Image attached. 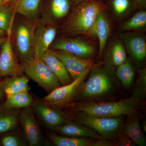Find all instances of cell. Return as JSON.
Segmentation results:
<instances>
[{"label": "cell", "mask_w": 146, "mask_h": 146, "mask_svg": "<svg viewBox=\"0 0 146 146\" xmlns=\"http://www.w3.org/2000/svg\"><path fill=\"white\" fill-rule=\"evenodd\" d=\"M24 133L29 145L31 146L40 145L42 142V134L32 111L26 108L19 115Z\"/></svg>", "instance_id": "cell-12"}, {"label": "cell", "mask_w": 146, "mask_h": 146, "mask_svg": "<svg viewBox=\"0 0 146 146\" xmlns=\"http://www.w3.org/2000/svg\"><path fill=\"white\" fill-rule=\"evenodd\" d=\"M35 111L40 118L49 126L56 128L67 121L64 115L60 111L53 109L43 102H33Z\"/></svg>", "instance_id": "cell-16"}, {"label": "cell", "mask_w": 146, "mask_h": 146, "mask_svg": "<svg viewBox=\"0 0 146 146\" xmlns=\"http://www.w3.org/2000/svg\"><path fill=\"white\" fill-rule=\"evenodd\" d=\"M1 144L4 146H19L21 145V141L16 136H5L1 140Z\"/></svg>", "instance_id": "cell-32"}, {"label": "cell", "mask_w": 146, "mask_h": 146, "mask_svg": "<svg viewBox=\"0 0 146 146\" xmlns=\"http://www.w3.org/2000/svg\"><path fill=\"white\" fill-rule=\"evenodd\" d=\"M146 122L145 123H145H143V130L144 131H145V132H146Z\"/></svg>", "instance_id": "cell-40"}, {"label": "cell", "mask_w": 146, "mask_h": 146, "mask_svg": "<svg viewBox=\"0 0 146 146\" xmlns=\"http://www.w3.org/2000/svg\"><path fill=\"white\" fill-rule=\"evenodd\" d=\"M50 139L57 146H94L97 139L87 138H76L58 135L54 133L49 134Z\"/></svg>", "instance_id": "cell-20"}, {"label": "cell", "mask_w": 146, "mask_h": 146, "mask_svg": "<svg viewBox=\"0 0 146 146\" xmlns=\"http://www.w3.org/2000/svg\"><path fill=\"white\" fill-rule=\"evenodd\" d=\"M60 112L67 120L82 124L108 140L115 141L123 130L124 122L122 116L104 117L76 111L66 110Z\"/></svg>", "instance_id": "cell-3"}, {"label": "cell", "mask_w": 146, "mask_h": 146, "mask_svg": "<svg viewBox=\"0 0 146 146\" xmlns=\"http://www.w3.org/2000/svg\"><path fill=\"white\" fill-rule=\"evenodd\" d=\"M33 102L28 91H24L7 96L3 107L7 110L25 108L31 105Z\"/></svg>", "instance_id": "cell-21"}, {"label": "cell", "mask_w": 146, "mask_h": 146, "mask_svg": "<svg viewBox=\"0 0 146 146\" xmlns=\"http://www.w3.org/2000/svg\"><path fill=\"white\" fill-rule=\"evenodd\" d=\"M6 40L2 46L0 52V76H21L23 67L17 62L13 52L11 39V33L7 34Z\"/></svg>", "instance_id": "cell-10"}, {"label": "cell", "mask_w": 146, "mask_h": 146, "mask_svg": "<svg viewBox=\"0 0 146 146\" xmlns=\"http://www.w3.org/2000/svg\"><path fill=\"white\" fill-rule=\"evenodd\" d=\"M111 32V25L105 10L98 14L94 25L89 32V36L96 37L99 41L98 57H101Z\"/></svg>", "instance_id": "cell-14"}, {"label": "cell", "mask_w": 146, "mask_h": 146, "mask_svg": "<svg viewBox=\"0 0 146 146\" xmlns=\"http://www.w3.org/2000/svg\"><path fill=\"white\" fill-rule=\"evenodd\" d=\"M50 50L62 61L70 76L72 80L77 78L86 69H92L104 62L95 63L94 60L91 58L83 59L59 50Z\"/></svg>", "instance_id": "cell-9"}, {"label": "cell", "mask_w": 146, "mask_h": 146, "mask_svg": "<svg viewBox=\"0 0 146 146\" xmlns=\"http://www.w3.org/2000/svg\"><path fill=\"white\" fill-rule=\"evenodd\" d=\"M56 27L53 24H40L34 29L33 57L36 59L42 58L55 38Z\"/></svg>", "instance_id": "cell-8"}, {"label": "cell", "mask_w": 146, "mask_h": 146, "mask_svg": "<svg viewBox=\"0 0 146 146\" xmlns=\"http://www.w3.org/2000/svg\"><path fill=\"white\" fill-rule=\"evenodd\" d=\"M139 76L136 86L133 90V98L143 100L145 96L146 91V70L145 69L138 71Z\"/></svg>", "instance_id": "cell-29"}, {"label": "cell", "mask_w": 146, "mask_h": 146, "mask_svg": "<svg viewBox=\"0 0 146 146\" xmlns=\"http://www.w3.org/2000/svg\"><path fill=\"white\" fill-rule=\"evenodd\" d=\"M19 121L17 112H8L0 115V134L12 130Z\"/></svg>", "instance_id": "cell-27"}, {"label": "cell", "mask_w": 146, "mask_h": 146, "mask_svg": "<svg viewBox=\"0 0 146 146\" xmlns=\"http://www.w3.org/2000/svg\"><path fill=\"white\" fill-rule=\"evenodd\" d=\"M142 103V100L131 97L117 102H75L68 106L69 109L67 110L81 112L97 117H115L136 114Z\"/></svg>", "instance_id": "cell-1"}, {"label": "cell", "mask_w": 146, "mask_h": 146, "mask_svg": "<svg viewBox=\"0 0 146 146\" xmlns=\"http://www.w3.org/2000/svg\"><path fill=\"white\" fill-rule=\"evenodd\" d=\"M19 1V0H2V3L1 5V6H3L7 5V4L10 2H12L13 1Z\"/></svg>", "instance_id": "cell-36"}, {"label": "cell", "mask_w": 146, "mask_h": 146, "mask_svg": "<svg viewBox=\"0 0 146 146\" xmlns=\"http://www.w3.org/2000/svg\"><path fill=\"white\" fill-rule=\"evenodd\" d=\"M91 69H86L70 83L62 86H59L50 92L48 95L42 99V101L48 105H55L68 101L75 96L78 89L81 86Z\"/></svg>", "instance_id": "cell-6"}, {"label": "cell", "mask_w": 146, "mask_h": 146, "mask_svg": "<svg viewBox=\"0 0 146 146\" xmlns=\"http://www.w3.org/2000/svg\"><path fill=\"white\" fill-rule=\"evenodd\" d=\"M4 91H3V89L0 87V99L3 97V95Z\"/></svg>", "instance_id": "cell-39"}, {"label": "cell", "mask_w": 146, "mask_h": 146, "mask_svg": "<svg viewBox=\"0 0 146 146\" xmlns=\"http://www.w3.org/2000/svg\"><path fill=\"white\" fill-rule=\"evenodd\" d=\"M115 74L124 87L128 88L133 83L135 73L134 66L130 58L118 67Z\"/></svg>", "instance_id": "cell-22"}, {"label": "cell", "mask_w": 146, "mask_h": 146, "mask_svg": "<svg viewBox=\"0 0 146 146\" xmlns=\"http://www.w3.org/2000/svg\"><path fill=\"white\" fill-rule=\"evenodd\" d=\"M2 2V0H0V6L1 5Z\"/></svg>", "instance_id": "cell-41"}, {"label": "cell", "mask_w": 146, "mask_h": 146, "mask_svg": "<svg viewBox=\"0 0 146 146\" xmlns=\"http://www.w3.org/2000/svg\"><path fill=\"white\" fill-rule=\"evenodd\" d=\"M7 37H0V46L2 45L4 43Z\"/></svg>", "instance_id": "cell-37"}, {"label": "cell", "mask_w": 146, "mask_h": 146, "mask_svg": "<svg viewBox=\"0 0 146 146\" xmlns=\"http://www.w3.org/2000/svg\"><path fill=\"white\" fill-rule=\"evenodd\" d=\"M115 142L116 146L135 145V143L123 131L118 136Z\"/></svg>", "instance_id": "cell-31"}, {"label": "cell", "mask_w": 146, "mask_h": 146, "mask_svg": "<svg viewBox=\"0 0 146 146\" xmlns=\"http://www.w3.org/2000/svg\"><path fill=\"white\" fill-rule=\"evenodd\" d=\"M111 5L113 11L118 16L127 13L131 6L130 0H112Z\"/></svg>", "instance_id": "cell-30"}, {"label": "cell", "mask_w": 146, "mask_h": 146, "mask_svg": "<svg viewBox=\"0 0 146 146\" xmlns=\"http://www.w3.org/2000/svg\"><path fill=\"white\" fill-rule=\"evenodd\" d=\"M146 26V11H141L125 21L121 26L125 31L139 30L145 29Z\"/></svg>", "instance_id": "cell-26"}, {"label": "cell", "mask_w": 146, "mask_h": 146, "mask_svg": "<svg viewBox=\"0 0 146 146\" xmlns=\"http://www.w3.org/2000/svg\"><path fill=\"white\" fill-rule=\"evenodd\" d=\"M34 29L27 23L19 25L15 33L16 48L23 60L33 58Z\"/></svg>", "instance_id": "cell-11"}, {"label": "cell", "mask_w": 146, "mask_h": 146, "mask_svg": "<svg viewBox=\"0 0 146 146\" xmlns=\"http://www.w3.org/2000/svg\"><path fill=\"white\" fill-rule=\"evenodd\" d=\"M114 72L113 67L105 61L91 69L89 78L82 88L78 98L83 100L109 94L115 88Z\"/></svg>", "instance_id": "cell-4"}, {"label": "cell", "mask_w": 146, "mask_h": 146, "mask_svg": "<svg viewBox=\"0 0 146 146\" xmlns=\"http://www.w3.org/2000/svg\"><path fill=\"white\" fill-rule=\"evenodd\" d=\"M126 50L133 59L142 62L146 57V42L145 36L138 33H125L121 35Z\"/></svg>", "instance_id": "cell-13"}, {"label": "cell", "mask_w": 146, "mask_h": 146, "mask_svg": "<svg viewBox=\"0 0 146 146\" xmlns=\"http://www.w3.org/2000/svg\"><path fill=\"white\" fill-rule=\"evenodd\" d=\"M13 16L10 7L6 5L0 8V29L5 33H11Z\"/></svg>", "instance_id": "cell-28"}, {"label": "cell", "mask_w": 146, "mask_h": 146, "mask_svg": "<svg viewBox=\"0 0 146 146\" xmlns=\"http://www.w3.org/2000/svg\"><path fill=\"white\" fill-rule=\"evenodd\" d=\"M28 79L26 77L15 76L4 82L0 87L8 96L20 92L28 91Z\"/></svg>", "instance_id": "cell-19"}, {"label": "cell", "mask_w": 146, "mask_h": 146, "mask_svg": "<svg viewBox=\"0 0 146 146\" xmlns=\"http://www.w3.org/2000/svg\"><path fill=\"white\" fill-rule=\"evenodd\" d=\"M74 6L63 31L70 35L88 36L98 15L105 10L106 5L102 0H86Z\"/></svg>", "instance_id": "cell-2"}, {"label": "cell", "mask_w": 146, "mask_h": 146, "mask_svg": "<svg viewBox=\"0 0 146 146\" xmlns=\"http://www.w3.org/2000/svg\"><path fill=\"white\" fill-rule=\"evenodd\" d=\"M109 59L105 61L112 67H118L127 59V51L123 42L116 40L111 44L108 52Z\"/></svg>", "instance_id": "cell-23"}, {"label": "cell", "mask_w": 146, "mask_h": 146, "mask_svg": "<svg viewBox=\"0 0 146 146\" xmlns=\"http://www.w3.org/2000/svg\"><path fill=\"white\" fill-rule=\"evenodd\" d=\"M42 0H19L15 12L30 20L35 19L38 15Z\"/></svg>", "instance_id": "cell-24"}, {"label": "cell", "mask_w": 146, "mask_h": 146, "mask_svg": "<svg viewBox=\"0 0 146 146\" xmlns=\"http://www.w3.org/2000/svg\"><path fill=\"white\" fill-rule=\"evenodd\" d=\"M134 115H129L130 117L124 127L123 131L135 144L140 146H146L145 137L141 129L139 119Z\"/></svg>", "instance_id": "cell-18"}, {"label": "cell", "mask_w": 146, "mask_h": 146, "mask_svg": "<svg viewBox=\"0 0 146 146\" xmlns=\"http://www.w3.org/2000/svg\"><path fill=\"white\" fill-rule=\"evenodd\" d=\"M72 4L70 0H50L48 8L53 18L61 19L68 15Z\"/></svg>", "instance_id": "cell-25"}, {"label": "cell", "mask_w": 146, "mask_h": 146, "mask_svg": "<svg viewBox=\"0 0 146 146\" xmlns=\"http://www.w3.org/2000/svg\"><path fill=\"white\" fill-rule=\"evenodd\" d=\"M55 129L58 134L62 136L96 139H105L88 127L71 120H67L62 125L55 128Z\"/></svg>", "instance_id": "cell-15"}, {"label": "cell", "mask_w": 146, "mask_h": 146, "mask_svg": "<svg viewBox=\"0 0 146 146\" xmlns=\"http://www.w3.org/2000/svg\"><path fill=\"white\" fill-rule=\"evenodd\" d=\"M54 50L63 51L83 59H91L95 53L92 44L80 38H62L53 45Z\"/></svg>", "instance_id": "cell-7"}, {"label": "cell", "mask_w": 146, "mask_h": 146, "mask_svg": "<svg viewBox=\"0 0 146 146\" xmlns=\"http://www.w3.org/2000/svg\"><path fill=\"white\" fill-rule=\"evenodd\" d=\"M116 146L115 141L108 139H97L94 146Z\"/></svg>", "instance_id": "cell-33"}, {"label": "cell", "mask_w": 146, "mask_h": 146, "mask_svg": "<svg viewBox=\"0 0 146 146\" xmlns=\"http://www.w3.org/2000/svg\"><path fill=\"white\" fill-rule=\"evenodd\" d=\"M23 61V72L47 92L60 86L58 79L42 59L33 57Z\"/></svg>", "instance_id": "cell-5"}, {"label": "cell", "mask_w": 146, "mask_h": 146, "mask_svg": "<svg viewBox=\"0 0 146 146\" xmlns=\"http://www.w3.org/2000/svg\"><path fill=\"white\" fill-rule=\"evenodd\" d=\"M72 4L74 6H75L78 4L79 3H81L83 1H86V0H70Z\"/></svg>", "instance_id": "cell-35"}, {"label": "cell", "mask_w": 146, "mask_h": 146, "mask_svg": "<svg viewBox=\"0 0 146 146\" xmlns=\"http://www.w3.org/2000/svg\"><path fill=\"white\" fill-rule=\"evenodd\" d=\"M138 8L142 9L145 7L146 0H134Z\"/></svg>", "instance_id": "cell-34"}, {"label": "cell", "mask_w": 146, "mask_h": 146, "mask_svg": "<svg viewBox=\"0 0 146 146\" xmlns=\"http://www.w3.org/2000/svg\"><path fill=\"white\" fill-rule=\"evenodd\" d=\"M5 33L1 30L0 29V37H2L5 35Z\"/></svg>", "instance_id": "cell-38"}, {"label": "cell", "mask_w": 146, "mask_h": 146, "mask_svg": "<svg viewBox=\"0 0 146 146\" xmlns=\"http://www.w3.org/2000/svg\"><path fill=\"white\" fill-rule=\"evenodd\" d=\"M41 59L50 68L63 85L72 82V79L63 63L49 50L43 55Z\"/></svg>", "instance_id": "cell-17"}]
</instances>
